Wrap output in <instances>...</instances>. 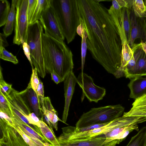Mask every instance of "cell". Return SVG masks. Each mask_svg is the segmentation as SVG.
<instances>
[{"instance_id":"6da1fadb","label":"cell","mask_w":146,"mask_h":146,"mask_svg":"<svg viewBox=\"0 0 146 146\" xmlns=\"http://www.w3.org/2000/svg\"><path fill=\"white\" fill-rule=\"evenodd\" d=\"M99 0H77L87 48L92 57L109 73L118 78L122 43L108 9Z\"/></svg>"},{"instance_id":"7a4b0ae2","label":"cell","mask_w":146,"mask_h":146,"mask_svg":"<svg viewBox=\"0 0 146 146\" xmlns=\"http://www.w3.org/2000/svg\"><path fill=\"white\" fill-rule=\"evenodd\" d=\"M41 42L46 73H50L54 70L63 81L74 68L71 51L64 41L58 40L43 31Z\"/></svg>"},{"instance_id":"3957f363","label":"cell","mask_w":146,"mask_h":146,"mask_svg":"<svg viewBox=\"0 0 146 146\" xmlns=\"http://www.w3.org/2000/svg\"><path fill=\"white\" fill-rule=\"evenodd\" d=\"M60 28L68 44L74 39L81 23L77 0H50Z\"/></svg>"},{"instance_id":"277c9868","label":"cell","mask_w":146,"mask_h":146,"mask_svg":"<svg viewBox=\"0 0 146 146\" xmlns=\"http://www.w3.org/2000/svg\"><path fill=\"white\" fill-rule=\"evenodd\" d=\"M124 110V108L119 104L92 108L81 115L76 124L75 129L109 123L122 116Z\"/></svg>"},{"instance_id":"5b68a950","label":"cell","mask_w":146,"mask_h":146,"mask_svg":"<svg viewBox=\"0 0 146 146\" xmlns=\"http://www.w3.org/2000/svg\"><path fill=\"white\" fill-rule=\"evenodd\" d=\"M43 29L39 20L29 24L27 42L30 47L31 58L33 64L37 69L39 75L44 78L46 72L41 42V34L43 31Z\"/></svg>"},{"instance_id":"8992f818","label":"cell","mask_w":146,"mask_h":146,"mask_svg":"<svg viewBox=\"0 0 146 146\" xmlns=\"http://www.w3.org/2000/svg\"><path fill=\"white\" fill-rule=\"evenodd\" d=\"M122 0L112 1L108 12L119 31L123 43H129L131 33L130 19L131 10L124 7Z\"/></svg>"},{"instance_id":"52a82bcc","label":"cell","mask_w":146,"mask_h":146,"mask_svg":"<svg viewBox=\"0 0 146 146\" xmlns=\"http://www.w3.org/2000/svg\"><path fill=\"white\" fill-rule=\"evenodd\" d=\"M29 0H17L15 22V34L13 42L19 45L27 42L29 23L27 9Z\"/></svg>"},{"instance_id":"ba28073f","label":"cell","mask_w":146,"mask_h":146,"mask_svg":"<svg viewBox=\"0 0 146 146\" xmlns=\"http://www.w3.org/2000/svg\"><path fill=\"white\" fill-rule=\"evenodd\" d=\"M27 90V88L23 91L19 92L13 88L9 95L4 96L11 111L28 125L40 133L39 127L30 124L26 118L27 116L31 113L23 96Z\"/></svg>"},{"instance_id":"9c48e42d","label":"cell","mask_w":146,"mask_h":146,"mask_svg":"<svg viewBox=\"0 0 146 146\" xmlns=\"http://www.w3.org/2000/svg\"><path fill=\"white\" fill-rule=\"evenodd\" d=\"M76 82L82 90V102L85 96L90 102L97 103L106 94L105 88L95 85L92 78L85 73L81 72L79 74Z\"/></svg>"},{"instance_id":"30bf717a","label":"cell","mask_w":146,"mask_h":146,"mask_svg":"<svg viewBox=\"0 0 146 146\" xmlns=\"http://www.w3.org/2000/svg\"><path fill=\"white\" fill-rule=\"evenodd\" d=\"M39 21L45 33L58 40L64 41L65 38L60 28L50 0H47Z\"/></svg>"},{"instance_id":"8fae6325","label":"cell","mask_w":146,"mask_h":146,"mask_svg":"<svg viewBox=\"0 0 146 146\" xmlns=\"http://www.w3.org/2000/svg\"><path fill=\"white\" fill-rule=\"evenodd\" d=\"M0 127V146H29L15 129L1 117Z\"/></svg>"},{"instance_id":"7c38bea8","label":"cell","mask_w":146,"mask_h":146,"mask_svg":"<svg viewBox=\"0 0 146 146\" xmlns=\"http://www.w3.org/2000/svg\"><path fill=\"white\" fill-rule=\"evenodd\" d=\"M130 19L131 33L128 44L132 48L135 40L137 38L144 42H146V18L136 16L131 9Z\"/></svg>"},{"instance_id":"4fadbf2b","label":"cell","mask_w":146,"mask_h":146,"mask_svg":"<svg viewBox=\"0 0 146 146\" xmlns=\"http://www.w3.org/2000/svg\"><path fill=\"white\" fill-rule=\"evenodd\" d=\"M65 103L62 118L63 123H66L70 106L77 83V78L73 71L70 72L63 81Z\"/></svg>"},{"instance_id":"5bb4252c","label":"cell","mask_w":146,"mask_h":146,"mask_svg":"<svg viewBox=\"0 0 146 146\" xmlns=\"http://www.w3.org/2000/svg\"><path fill=\"white\" fill-rule=\"evenodd\" d=\"M128 86L130 90L129 97L135 100L146 94V77L138 76L131 78Z\"/></svg>"},{"instance_id":"9a60e30c","label":"cell","mask_w":146,"mask_h":146,"mask_svg":"<svg viewBox=\"0 0 146 146\" xmlns=\"http://www.w3.org/2000/svg\"><path fill=\"white\" fill-rule=\"evenodd\" d=\"M132 48L133 49L134 51L133 56L124 69V76L130 79L134 77L136 62L144 52L140 43H134Z\"/></svg>"},{"instance_id":"2e32d148","label":"cell","mask_w":146,"mask_h":146,"mask_svg":"<svg viewBox=\"0 0 146 146\" xmlns=\"http://www.w3.org/2000/svg\"><path fill=\"white\" fill-rule=\"evenodd\" d=\"M132 107L127 112H124L123 117H146V94L135 100Z\"/></svg>"},{"instance_id":"e0dca14e","label":"cell","mask_w":146,"mask_h":146,"mask_svg":"<svg viewBox=\"0 0 146 146\" xmlns=\"http://www.w3.org/2000/svg\"><path fill=\"white\" fill-rule=\"evenodd\" d=\"M106 139L96 137L86 139L58 141L60 146H103V144Z\"/></svg>"},{"instance_id":"ac0fdd59","label":"cell","mask_w":146,"mask_h":146,"mask_svg":"<svg viewBox=\"0 0 146 146\" xmlns=\"http://www.w3.org/2000/svg\"><path fill=\"white\" fill-rule=\"evenodd\" d=\"M44 106L41 108L43 115H45L52 125L56 130H58V121L63 123L62 120L58 117V113L53 107L50 98L45 97L44 100Z\"/></svg>"},{"instance_id":"d6986e66","label":"cell","mask_w":146,"mask_h":146,"mask_svg":"<svg viewBox=\"0 0 146 146\" xmlns=\"http://www.w3.org/2000/svg\"><path fill=\"white\" fill-rule=\"evenodd\" d=\"M28 89L26 94L32 110L40 120L43 121V114L39 98L36 93L31 88Z\"/></svg>"},{"instance_id":"ffe728a7","label":"cell","mask_w":146,"mask_h":146,"mask_svg":"<svg viewBox=\"0 0 146 146\" xmlns=\"http://www.w3.org/2000/svg\"><path fill=\"white\" fill-rule=\"evenodd\" d=\"M133 53V49L130 47L127 42H124L122 44L121 65L119 71L118 78L124 76L125 67L131 59Z\"/></svg>"},{"instance_id":"44dd1931","label":"cell","mask_w":146,"mask_h":146,"mask_svg":"<svg viewBox=\"0 0 146 146\" xmlns=\"http://www.w3.org/2000/svg\"><path fill=\"white\" fill-rule=\"evenodd\" d=\"M44 137L48 142L53 146H60L58 138L46 123L44 121L40 120L38 127Z\"/></svg>"},{"instance_id":"7402d4cb","label":"cell","mask_w":146,"mask_h":146,"mask_svg":"<svg viewBox=\"0 0 146 146\" xmlns=\"http://www.w3.org/2000/svg\"><path fill=\"white\" fill-rule=\"evenodd\" d=\"M17 0H12L11 10L5 26L3 29V33L7 37L11 35L13 29L15 17L16 5Z\"/></svg>"},{"instance_id":"603a6c76","label":"cell","mask_w":146,"mask_h":146,"mask_svg":"<svg viewBox=\"0 0 146 146\" xmlns=\"http://www.w3.org/2000/svg\"><path fill=\"white\" fill-rule=\"evenodd\" d=\"M126 146H146V127L141 128Z\"/></svg>"},{"instance_id":"cb8c5ba5","label":"cell","mask_w":146,"mask_h":146,"mask_svg":"<svg viewBox=\"0 0 146 146\" xmlns=\"http://www.w3.org/2000/svg\"><path fill=\"white\" fill-rule=\"evenodd\" d=\"M146 76V54L144 52L136 62L134 77Z\"/></svg>"},{"instance_id":"d4e9b609","label":"cell","mask_w":146,"mask_h":146,"mask_svg":"<svg viewBox=\"0 0 146 146\" xmlns=\"http://www.w3.org/2000/svg\"><path fill=\"white\" fill-rule=\"evenodd\" d=\"M10 10L8 1L0 0V27L5 25Z\"/></svg>"},{"instance_id":"484cf974","label":"cell","mask_w":146,"mask_h":146,"mask_svg":"<svg viewBox=\"0 0 146 146\" xmlns=\"http://www.w3.org/2000/svg\"><path fill=\"white\" fill-rule=\"evenodd\" d=\"M132 9L136 16L146 18V7L143 0H133Z\"/></svg>"},{"instance_id":"4316f807","label":"cell","mask_w":146,"mask_h":146,"mask_svg":"<svg viewBox=\"0 0 146 146\" xmlns=\"http://www.w3.org/2000/svg\"><path fill=\"white\" fill-rule=\"evenodd\" d=\"M48 0H37L36 5L29 23L30 24L39 20L42 13L47 3Z\"/></svg>"},{"instance_id":"83f0119b","label":"cell","mask_w":146,"mask_h":146,"mask_svg":"<svg viewBox=\"0 0 146 146\" xmlns=\"http://www.w3.org/2000/svg\"><path fill=\"white\" fill-rule=\"evenodd\" d=\"M81 37V72L83 73V72L84 69V65L85 62V58L86 54L87 49H88L87 45L86 42L87 35L85 29L83 27L82 35Z\"/></svg>"},{"instance_id":"f1b7e54d","label":"cell","mask_w":146,"mask_h":146,"mask_svg":"<svg viewBox=\"0 0 146 146\" xmlns=\"http://www.w3.org/2000/svg\"><path fill=\"white\" fill-rule=\"evenodd\" d=\"M0 58L17 64L19 62L16 56L6 50L4 47H0Z\"/></svg>"},{"instance_id":"f546056e","label":"cell","mask_w":146,"mask_h":146,"mask_svg":"<svg viewBox=\"0 0 146 146\" xmlns=\"http://www.w3.org/2000/svg\"><path fill=\"white\" fill-rule=\"evenodd\" d=\"M12 85L6 82L4 80L2 70L1 66L0 68V90L5 96L9 94L12 91L13 88Z\"/></svg>"},{"instance_id":"4dcf8cb0","label":"cell","mask_w":146,"mask_h":146,"mask_svg":"<svg viewBox=\"0 0 146 146\" xmlns=\"http://www.w3.org/2000/svg\"><path fill=\"white\" fill-rule=\"evenodd\" d=\"M40 79L38 78L37 69L34 68L32 69L30 80L28 86L32 88L37 93V90L39 84Z\"/></svg>"},{"instance_id":"1f68e13d","label":"cell","mask_w":146,"mask_h":146,"mask_svg":"<svg viewBox=\"0 0 146 146\" xmlns=\"http://www.w3.org/2000/svg\"><path fill=\"white\" fill-rule=\"evenodd\" d=\"M0 111L7 115L9 117L11 114L8 103L3 94L0 90Z\"/></svg>"},{"instance_id":"d6a6232c","label":"cell","mask_w":146,"mask_h":146,"mask_svg":"<svg viewBox=\"0 0 146 146\" xmlns=\"http://www.w3.org/2000/svg\"><path fill=\"white\" fill-rule=\"evenodd\" d=\"M11 126L20 133L24 140L29 146H38L25 133L19 126L13 124Z\"/></svg>"},{"instance_id":"836d02e7","label":"cell","mask_w":146,"mask_h":146,"mask_svg":"<svg viewBox=\"0 0 146 146\" xmlns=\"http://www.w3.org/2000/svg\"><path fill=\"white\" fill-rule=\"evenodd\" d=\"M37 0H29L27 12L29 24L36 7Z\"/></svg>"},{"instance_id":"e575fe53","label":"cell","mask_w":146,"mask_h":146,"mask_svg":"<svg viewBox=\"0 0 146 146\" xmlns=\"http://www.w3.org/2000/svg\"><path fill=\"white\" fill-rule=\"evenodd\" d=\"M37 93L40 100L41 108L44 106V86L41 80L40 79L39 84L37 90Z\"/></svg>"},{"instance_id":"d590c367","label":"cell","mask_w":146,"mask_h":146,"mask_svg":"<svg viewBox=\"0 0 146 146\" xmlns=\"http://www.w3.org/2000/svg\"><path fill=\"white\" fill-rule=\"evenodd\" d=\"M26 118L30 124L39 127L40 120L34 113L33 112L29 114Z\"/></svg>"},{"instance_id":"8d00e7d4","label":"cell","mask_w":146,"mask_h":146,"mask_svg":"<svg viewBox=\"0 0 146 146\" xmlns=\"http://www.w3.org/2000/svg\"><path fill=\"white\" fill-rule=\"evenodd\" d=\"M23 49L24 53L27 58L29 61L32 68V70L34 68L31 58L30 47L27 42H25L22 44Z\"/></svg>"},{"instance_id":"74e56055","label":"cell","mask_w":146,"mask_h":146,"mask_svg":"<svg viewBox=\"0 0 146 146\" xmlns=\"http://www.w3.org/2000/svg\"><path fill=\"white\" fill-rule=\"evenodd\" d=\"M50 73L52 80L56 84L63 81L60 76L54 70L52 71Z\"/></svg>"},{"instance_id":"f35d334b","label":"cell","mask_w":146,"mask_h":146,"mask_svg":"<svg viewBox=\"0 0 146 146\" xmlns=\"http://www.w3.org/2000/svg\"><path fill=\"white\" fill-rule=\"evenodd\" d=\"M6 37L3 33H0V47H5L8 46L9 44L6 39Z\"/></svg>"},{"instance_id":"ab89813d","label":"cell","mask_w":146,"mask_h":146,"mask_svg":"<svg viewBox=\"0 0 146 146\" xmlns=\"http://www.w3.org/2000/svg\"><path fill=\"white\" fill-rule=\"evenodd\" d=\"M83 31V27L81 22L80 24L77 28V33L81 37L82 36Z\"/></svg>"},{"instance_id":"60d3db41","label":"cell","mask_w":146,"mask_h":146,"mask_svg":"<svg viewBox=\"0 0 146 146\" xmlns=\"http://www.w3.org/2000/svg\"><path fill=\"white\" fill-rule=\"evenodd\" d=\"M140 43L144 51L146 54V42H144L142 41H141Z\"/></svg>"},{"instance_id":"b9f144b4","label":"cell","mask_w":146,"mask_h":146,"mask_svg":"<svg viewBox=\"0 0 146 146\" xmlns=\"http://www.w3.org/2000/svg\"><path fill=\"white\" fill-rule=\"evenodd\" d=\"M145 6L146 7V0H144L143 1Z\"/></svg>"},{"instance_id":"7bdbcfd3","label":"cell","mask_w":146,"mask_h":146,"mask_svg":"<svg viewBox=\"0 0 146 146\" xmlns=\"http://www.w3.org/2000/svg\"><path fill=\"white\" fill-rule=\"evenodd\" d=\"M50 146H53L52 145H51Z\"/></svg>"}]
</instances>
